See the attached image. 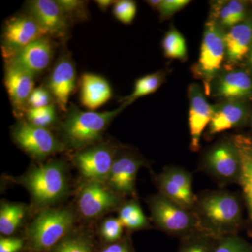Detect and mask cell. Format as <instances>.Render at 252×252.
Here are the masks:
<instances>
[{"instance_id": "d590c367", "label": "cell", "mask_w": 252, "mask_h": 252, "mask_svg": "<svg viewBox=\"0 0 252 252\" xmlns=\"http://www.w3.org/2000/svg\"><path fill=\"white\" fill-rule=\"evenodd\" d=\"M215 16L217 18V22L219 26L225 28H233L238 25L234 18L230 14L226 3H220L215 8Z\"/></svg>"}, {"instance_id": "8992f818", "label": "cell", "mask_w": 252, "mask_h": 252, "mask_svg": "<svg viewBox=\"0 0 252 252\" xmlns=\"http://www.w3.org/2000/svg\"><path fill=\"white\" fill-rule=\"evenodd\" d=\"M200 169L220 187L239 184L241 161L232 138L219 142L205 154Z\"/></svg>"}, {"instance_id": "b9f144b4", "label": "cell", "mask_w": 252, "mask_h": 252, "mask_svg": "<svg viewBox=\"0 0 252 252\" xmlns=\"http://www.w3.org/2000/svg\"><path fill=\"white\" fill-rule=\"evenodd\" d=\"M161 0H150V1H147V2H148L151 7L154 9L158 10L159 6L161 4Z\"/></svg>"}, {"instance_id": "60d3db41", "label": "cell", "mask_w": 252, "mask_h": 252, "mask_svg": "<svg viewBox=\"0 0 252 252\" xmlns=\"http://www.w3.org/2000/svg\"><path fill=\"white\" fill-rule=\"evenodd\" d=\"M116 1H112V0H98V1H95V2L98 5L99 9L106 11L109 6L115 4Z\"/></svg>"}, {"instance_id": "ee69618b", "label": "cell", "mask_w": 252, "mask_h": 252, "mask_svg": "<svg viewBox=\"0 0 252 252\" xmlns=\"http://www.w3.org/2000/svg\"></svg>"}, {"instance_id": "d4e9b609", "label": "cell", "mask_w": 252, "mask_h": 252, "mask_svg": "<svg viewBox=\"0 0 252 252\" xmlns=\"http://www.w3.org/2000/svg\"><path fill=\"white\" fill-rule=\"evenodd\" d=\"M27 207L21 203L1 202L0 208V233L4 237L11 236L22 224Z\"/></svg>"}, {"instance_id": "e575fe53", "label": "cell", "mask_w": 252, "mask_h": 252, "mask_svg": "<svg viewBox=\"0 0 252 252\" xmlns=\"http://www.w3.org/2000/svg\"><path fill=\"white\" fill-rule=\"evenodd\" d=\"M51 93L44 88L38 87L32 92L28 104H29L31 108H41L51 105Z\"/></svg>"}, {"instance_id": "d6986e66", "label": "cell", "mask_w": 252, "mask_h": 252, "mask_svg": "<svg viewBox=\"0 0 252 252\" xmlns=\"http://www.w3.org/2000/svg\"><path fill=\"white\" fill-rule=\"evenodd\" d=\"M252 94V79L243 71H228L218 78L215 85V94L227 101L238 102Z\"/></svg>"}, {"instance_id": "cb8c5ba5", "label": "cell", "mask_w": 252, "mask_h": 252, "mask_svg": "<svg viewBox=\"0 0 252 252\" xmlns=\"http://www.w3.org/2000/svg\"><path fill=\"white\" fill-rule=\"evenodd\" d=\"M119 217L124 228L130 232L149 229L152 228L150 221L144 215L137 198L124 201L118 210Z\"/></svg>"}, {"instance_id": "83f0119b", "label": "cell", "mask_w": 252, "mask_h": 252, "mask_svg": "<svg viewBox=\"0 0 252 252\" xmlns=\"http://www.w3.org/2000/svg\"><path fill=\"white\" fill-rule=\"evenodd\" d=\"M217 239L199 231L181 239L177 252H213Z\"/></svg>"}, {"instance_id": "d6a6232c", "label": "cell", "mask_w": 252, "mask_h": 252, "mask_svg": "<svg viewBox=\"0 0 252 252\" xmlns=\"http://www.w3.org/2000/svg\"><path fill=\"white\" fill-rule=\"evenodd\" d=\"M113 14L120 22L130 24L137 14V5L131 0L117 1L113 7Z\"/></svg>"}, {"instance_id": "603a6c76", "label": "cell", "mask_w": 252, "mask_h": 252, "mask_svg": "<svg viewBox=\"0 0 252 252\" xmlns=\"http://www.w3.org/2000/svg\"><path fill=\"white\" fill-rule=\"evenodd\" d=\"M225 56L228 62L238 63L248 54L252 42V24L239 23L224 34Z\"/></svg>"}, {"instance_id": "ba28073f", "label": "cell", "mask_w": 252, "mask_h": 252, "mask_svg": "<svg viewBox=\"0 0 252 252\" xmlns=\"http://www.w3.org/2000/svg\"><path fill=\"white\" fill-rule=\"evenodd\" d=\"M12 136L15 142L36 160H44L65 149L63 142L49 129L32 125L27 121L20 122L14 126Z\"/></svg>"}, {"instance_id": "7402d4cb", "label": "cell", "mask_w": 252, "mask_h": 252, "mask_svg": "<svg viewBox=\"0 0 252 252\" xmlns=\"http://www.w3.org/2000/svg\"><path fill=\"white\" fill-rule=\"evenodd\" d=\"M246 115V109L238 102L227 101L225 103L215 106L208 126L207 135L211 137L238 127L243 124Z\"/></svg>"}, {"instance_id": "52a82bcc", "label": "cell", "mask_w": 252, "mask_h": 252, "mask_svg": "<svg viewBox=\"0 0 252 252\" xmlns=\"http://www.w3.org/2000/svg\"><path fill=\"white\" fill-rule=\"evenodd\" d=\"M225 56L224 34L212 18L205 25L198 63L194 68L195 74L203 79L207 94H210L211 83L220 72Z\"/></svg>"}, {"instance_id": "4316f807", "label": "cell", "mask_w": 252, "mask_h": 252, "mask_svg": "<svg viewBox=\"0 0 252 252\" xmlns=\"http://www.w3.org/2000/svg\"><path fill=\"white\" fill-rule=\"evenodd\" d=\"M163 81L164 74L160 72L140 78L136 81L132 94L124 99V104L129 105L141 97L154 94L160 88Z\"/></svg>"}, {"instance_id": "f1b7e54d", "label": "cell", "mask_w": 252, "mask_h": 252, "mask_svg": "<svg viewBox=\"0 0 252 252\" xmlns=\"http://www.w3.org/2000/svg\"><path fill=\"white\" fill-rule=\"evenodd\" d=\"M164 54L168 59L185 61L187 57V44L185 37L177 30H170L162 41Z\"/></svg>"}, {"instance_id": "30bf717a", "label": "cell", "mask_w": 252, "mask_h": 252, "mask_svg": "<svg viewBox=\"0 0 252 252\" xmlns=\"http://www.w3.org/2000/svg\"><path fill=\"white\" fill-rule=\"evenodd\" d=\"M117 152L108 144H96L79 151L73 162L86 181L106 184Z\"/></svg>"}, {"instance_id": "5b68a950", "label": "cell", "mask_w": 252, "mask_h": 252, "mask_svg": "<svg viewBox=\"0 0 252 252\" xmlns=\"http://www.w3.org/2000/svg\"><path fill=\"white\" fill-rule=\"evenodd\" d=\"M147 202L152 221L164 233L181 240L201 231L191 210L181 206L160 193L151 195Z\"/></svg>"}, {"instance_id": "4dcf8cb0", "label": "cell", "mask_w": 252, "mask_h": 252, "mask_svg": "<svg viewBox=\"0 0 252 252\" xmlns=\"http://www.w3.org/2000/svg\"><path fill=\"white\" fill-rule=\"evenodd\" d=\"M27 122L38 127L47 128L56 121V110L53 104L41 108H31L26 112Z\"/></svg>"}, {"instance_id": "74e56055", "label": "cell", "mask_w": 252, "mask_h": 252, "mask_svg": "<svg viewBox=\"0 0 252 252\" xmlns=\"http://www.w3.org/2000/svg\"><path fill=\"white\" fill-rule=\"evenodd\" d=\"M189 3L190 1L188 0H164L161 1L158 11L162 18H168L183 9Z\"/></svg>"}, {"instance_id": "8fae6325", "label": "cell", "mask_w": 252, "mask_h": 252, "mask_svg": "<svg viewBox=\"0 0 252 252\" xmlns=\"http://www.w3.org/2000/svg\"><path fill=\"white\" fill-rule=\"evenodd\" d=\"M159 193L188 210H192L196 195L192 188L193 177L185 168L167 166L154 177Z\"/></svg>"}, {"instance_id": "ab89813d", "label": "cell", "mask_w": 252, "mask_h": 252, "mask_svg": "<svg viewBox=\"0 0 252 252\" xmlns=\"http://www.w3.org/2000/svg\"><path fill=\"white\" fill-rule=\"evenodd\" d=\"M226 4L230 14L233 16L236 23L239 24V23L243 21L245 18V6L240 1H235V0L227 1Z\"/></svg>"}, {"instance_id": "44dd1931", "label": "cell", "mask_w": 252, "mask_h": 252, "mask_svg": "<svg viewBox=\"0 0 252 252\" xmlns=\"http://www.w3.org/2000/svg\"><path fill=\"white\" fill-rule=\"evenodd\" d=\"M34 77L16 64L8 63L5 72V85L12 103L21 108L34 90Z\"/></svg>"}, {"instance_id": "9c48e42d", "label": "cell", "mask_w": 252, "mask_h": 252, "mask_svg": "<svg viewBox=\"0 0 252 252\" xmlns=\"http://www.w3.org/2000/svg\"><path fill=\"white\" fill-rule=\"evenodd\" d=\"M124 200V197L115 193L107 184L86 181L78 195V210L86 220H94L119 210Z\"/></svg>"}, {"instance_id": "3957f363", "label": "cell", "mask_w": 252, "mask_h": 252, "mask_svg": "<svg viewBox=\"0 0 252 252\" xmlns=\"http://www.w3.org/2000/svg\"><path fill=\"white\" fill-rule=\"evenodd\" d=\"M67 165L61 160L31 167L18 182L24 186L36 206L48 208L65 198L69 191Z\"/></svg>"}, {"instance_id": "e0dca14e", "label": "cell", "mask_w": 252, "mask_h": 252, "mask_svg": "<svg viewBox=\"0 0 252 252\" xmlns=\"http://www.w3.org/2000/svg\"><path fill=\"white\" fill-rule=\"evenodd\" d=\"M28 11L49 35L63 37L68 28L67 17L57 1L34 0L28 3Z\"/></svg>"}, {"instance_id": "7a4b0ae2", "label": "cell", "mask_w": 252, "mask_h": 252, "mask_svg": "<svg viewBox=\"0 0 252 252\" xmlns=\"http://www.w3.org/2000/svg\"><path fill=\"white\" fill-rule=\"evenodd\" d=\"M123 104L110 112L81 111L72 105L61 125L63 144L69 148L84 149L102 139L110 123L127 107Z\"/></svg>"}, {"instance_id": "2e32d148", "label": "cell", "mask_w": 252, "mask_h": 252, "mask_svg": "<svg viewBox=\"0 0 252 252\" xmlns=\"http://www.w3.org/2000/svg\"><path fill=\"white\" fill-rule=\"evenodd\" d=\"M52 56L51 41L47 37H43L18 51L9 59V63L35 77L49 67Z\"/></svg>"}, {"instance_id": "7bdbcfd3", "label": "cell", "mask_w": 252, "mask_h": 252, "mask_svg": "<svg viewBox=\"0 0 252 252\" xmlns=\"http://www.w3.org/2000/svg\"><path fill=\"white\" fill-rule=\"evenodd\" d=\"M249 62H250L252 67V49L251 52H250V56H249Z\"/></svg>"}, {"instance_id": "484cf974", "label": "cell", "mask_w": 252, "mask_h": 252, "mask_svg": "<svg viewBox=\"0 0 252 252\" xmlns=\"http://www.w3.org/2000/svg\"><path fill=\"white\" fill-rule=\"evenodd\" d=\"M97 250L89 233L72 230L48 252H97Z\"/></svg>"}, {"instance_id": "ffe728a7", "label": "cell", "mask_w": 252, "mask_h": 252, "mask_svg": "<svg viewBox=\"0 0 252 252\" xmlns=\"http://www.w3.org/2000/svg\"><path fill=\"white\" fill-rule=\"evenodd\" d=\"M81 102L94 112L111 99L112 88L108 81L97 74L86 73L81 79Z\"/></svg>"}, {"instance_id": "1f68e13d", "label": "cell", "mask_w": 252, "mask_h": 252, "mask_svg": "<svg viewBox=\"0 0 252 252\" xmlns=\"http://www.w3.org/2000/svg\"><path fill=\"white\" fill-rule=\"evenodd\" d=\"M124 228L122 222L119 218L106 219L99 228V235L104 244L115 243L124 237Z\"/></svg>"}, {"instance_id": "836d02e7", "label": "cell", "mask_w": 252, "mask_h": 252, "mask_svg": "<svg viewBox=\"0 0 252 252\" xmlns=\"http://www.w3.org/2000/svg\"><path fill=\"white\" fill-rule=\"evenodd\" d=\"M65 16L72 17H86V2L78 0H59L56 1Z\"/></svg>"}, {"instance_id": "7c38bea8", "label": "cell", "mask_w": 252, "mask_h": 252, "mask_svg": "<svg viewBox=\"0 0 252 252\" xmlns=\"http://www.w3.org/2000/svg\"><path fill=\"white\" fill-rule=\"evenodd\" d=\"M145 160L128 151H118L107 178V186L122 197L136 198V178Z\"/></svg>"}, {"instance_id": "f546056e", "label": "cell", "mask_w": 252, "mask_h": 252, "mask_svg": "<svg viewBox=\"0 0 252 252\" xmlns=\"http://www.w3.org/2000/svg\"><path fill=\"white\" fill-rule=\"evenodd\" d=\"M213 252H252V243L240 235L217 239Z\"/></svg>"}, {"instance_id": "277c9868", "label": "cell", "mask_w": 252, "mask_h": 252, "mask_svg": "<svg viewBox=\"0 0 252 252\" xmlns=\"http://www.w3.org/2000/svg\"><path fill=\"white\" fill-rule=\"evenodd\" d=\"M75 221L69 208L44 209L28 227L23 252H48L72 231Z\"/></svg>"}, {"instance_id": "4fadbf2b", "label": "cell", "mask_w": 252, "mask_h": 252, "mask_svg": "<svg viewBox=\"0 0 252 252\" xmlns=\"http://www.w3.org/2000/svg\"><path fill=\"white\" fill-rule=\"evenodd\" d=\"M47 35L45 30L32 16H16L5 25L3 52L10 59L23 48Z\"/></svg>"}, {"instance_id": "9a60e30c", "label": "cell", "mask_w": 252, "mask_h": 252, "mask_svg": "<svg viewBox=\"0 0 252 252\" xmlns=\"http://www.w3.org/2000/svg\"><path fill=\"white\" fill-rule=\"evenodd\" d=\"M232 140L238 149L241 161V175L238 185L247 210L245 230L252 238V136L236 135Z\"/></svg>"}, {"instance_id": "ac0fdd59", "label": "cell", "mask_w": 252, "mask_h": 252, "mask_svg": "<svg viewBox=\"0 0 252 252\" xmlns=\"http://www.w3.org/2000/svg\"><path fill=\"white\" fill-rule=\"evenodd\" d=\"M76 69L70 59L63 57L56 63L50 75L49 92L63 112L67 109L68 102L76 84Z\"/></svg>"}, {"instance_id": "5bb4252c", "label": "cell", "mask_w": 252, "mask_h": 252, "mask_svg": "<svg viewBox=\"0 0 252 252\" xmlns=\"http://www.w3.org/2000/svg\"><path fill=\"white\" fill-rule=\"evenodd\" d=\"M189 124L190 134V148L194 152L200 149V139L205 127L210 124L214 107L205 98L201 87L192 84L189 87Z\"/></svg>"}, {"instance_id": "f35d334b", "label": "cell", "mask_w": 252, "mask_h": 252, "mask_svg": "<svg viewBox=\"0 0 252 252\" xmlns=\"http://www.w3.org/2000/svg\"><path fill=\"white\" fill-rule=\"evenodd\" d=\"M25 248L23 238L1 236L0 238V252H21Z\"/></svg>"}, {"instance_id": "8d00e7d4", "label": "cell", "mask_w": 252, "mask_h": 252, "mask_svg": "<svg viewBox=\"0 0 252 252\" xmlns=\"http://www.w3.org/2000/svg\"><path fill=\"white\" fill-rule=\"evenodd\" d=\"M97 252H135L130 236L124 235L115 243L104 244Z\"/></svg>"}, {"instance_id": "6da1fadb", "label": "cell", "mask_w": 252, "mask_h": 252, "mask_svg": "<svg viewBox=\"0 0 252 252\" xmlns=\"http://www.w3.org/2000/svg\"><path fill=\"white\" fill-rule=\"evenodd\" d=\"M243 209L241 195L220 189L196 195L191 210L202 232L220 238L238 235L245 230Z\"/></svg>"}]
</instances>
